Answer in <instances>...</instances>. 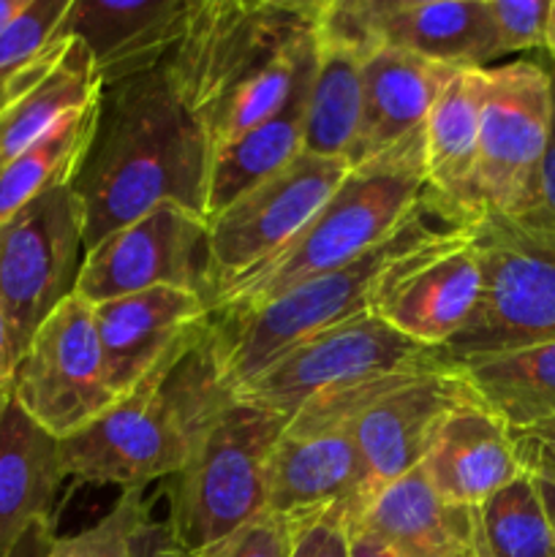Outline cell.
I'll return each mask as SVG.
<instances>
[{
    "mask_svg": "<svg viewBox=\"0 0 555 557\" xmlns=\"http://www.w3.org/2000/svg\"><path fill=\"white\" fill-rule=\"evenodd\" d=\"M92 315L109 389L118 400L199 343L212 324V308L201 294L169 286L92 305Z\"/></svg>",
    "mask_w": 555,
    "mask_h": 557,
    "instance_id": "17",
    "label": "cell"
},
{
    "mask_svg": "<svg viewBox=\"0 0 555 557\" xmlns=\"http://www.w3.org/2000/svg\"><path fill=\"white\" fill-rule=\"evenodd\" d=\"M457 368L473 395L509 430L555 419V341L460 359Z\"/></svg>",
    "mask_w": 555,
    "mask_h": 557,
    "instance_id": "26",
    "label": "cell"
},
{
    "mask_svg": "<svg viewBox=\"0 0 555 557\" xmlns=\"http://www.w3.org/2000/svg\"><path fill=\"white\" fill-rule=\"evenodd\" d=\"M210 163V139L166 65L101 87L90 141L69 183L82 210L85 250L161 205L207 218Z\"/></svg>",
    "mask_w": 555,
    "mask_h": 557,
    "instance_id": "1",
    "label": "cell"
},
{
    "mask_svg": "<svg viewBox=\"0 0 555 557\" xmlns=\"http://www.w3.org/2000/svg\"><path fill=\"white\" fill-rule=\"evenodd\" d=\"M5 406H9V389H0V417H3Z\"/></svg>",
    "mask_w": 555,
    "mask_h": 557,
    "instance_id": "45",
    "label": "cell"
},
{
    "mask_svg": "<svg viewBox=\"0 0 555 557\" xmlns=\"http://www.w3.org/2000/svg\"><path fill=\"white\" fill-rule=\"evenodd\" d=\"M25 5H27V0H0V33H3L5 27L16 20V14H20Z\"/></svg>",
    "mask_w": 555,
    "mask_h": 557,
    "instance_id": "43",
    "label": "cell"
},
{
    "mask_svg": "<svg viewBox=\"0 0 555 557\" xmlns=\"http://www.w3.org/2000/svg\"><path fill=\"white\" fill-rule=\"evenodd\" d=\"M468 397H473V389L457 362L392 375L370 392L348 419L362 466L359 515L375 495L422 466L441 424Z\"/></svg>",
    "mask_w": 555,
    "mask_h": 557,
    "instance_id": "15",
    "label": "cell"
},
{
    "mask_svg": "<svg viewBox=\"0 0 555 557\" xmlns=\"http://www.w3.org/2000/svg\"><path fill=\"white\" fill-rule=\"evenodd\" d=\"M9 395L38 428L71 438L118 403L107 381L92 305L71 294L11 370Z\"/></svg>",
    "mask_w": 555,
    "mask_h": 557,
    "instance_id": "13",
    "label": "cell"
},
{
    "mask_svg": "<svg viewBox=\"0 0 555 557\" xmlns=\"http://www.w3.org/2000/svg\"><path fill=\"white\" fill-rule=\"evenodd\" d=\"M96 107L98 101L69 114L36 147L0 161V223L16 215L44 190L71 183L96 125Z\"/></svg>",
    "mask_w": 555,
    "mask_h": 557,
    "instance_id": "29",
    "label": "cell"
},
{
    "mask_svg": "<svg viewBox=\"0 0 555 557\" xmlns=\"http://www.w3.org/2000/svg\"><path fill=\"white\" fill-rule=\"evenodd\" d=\"M435 495L457 506H482L526 473L511 430L477 395L441 424L419 466Z\"/></svg>",
    "mask_w": 555,
    "mask_h": 557,
    "instance_id": "21",
    "label": "cell"
},
{
    "mask_svg": "<svg viewBox=\"0 0 555 557\" xmlns=\"http://www.w3.org/2000/svg\"><path fill=\"white\" fill-rule=\"evenodd\" d=\"M71 0H27L0 33V107L38 85L69 49L63 20Z\"/></svg>",
    "mask_w": 555,
    "mask_h": 557,
    "instance_id": "30",
    "label": "cell"
},
{
    "mask_svg": "<svg viewBox=\"0 0 555 557\" xmlns=\"http://www.w3.org/2000/svg\"><path fill=\"white\" fill-rule=\"evenodd\" d=\"M150 515L152 504L145 490H123L96 525L74 536H54L47 557H134V539Z\"/></svg>",
    "mask_w": 555,
    "mask_h": 557,
    "instance_id": "32",
    "label": "cell"
},
{
    "mask_svg": "<svg viewBox=\"0 0 555 557\" xmlns=\"http://www.w3.org/2000/svg\"><path fill=\"white\" fill-rule=\"evenodd\" d=\"M348 528V553L351 557H400L386 542H381L373 531L357 525V522H346Z\"/></svg>",
    "mask_w": 555,
    "mask_h": 557,
    "instance_id": "39",
    "label": "cell"
},
{
    "mask_svg": "<svg viewBox=\"0 0 555 557\" xmlns=\"http://www.w3.org/2000/svg\"><path fill=\"white\" fill-rule=\"evenodd\" d=\"M444 226L422 207L390 243L375 248L343 270L310 277L299 286L286 288L278 297L234 313H215L210 326L212 351L223 384L232 392L248 384L267 364L275 362L299 343L332 330V326L370 313L375 281L381 270L400 250L417 243L433 228Z\"/></svg>",
    "mask_w": 555,
    "mask_h": 557,
    "instance_id": "5",
    "label": "cell"
},
{
    "mask_svg": "<svg viewBox=\"0 0 555 557\" xmlns=\"http://www.w3.org/2000/svg\"><path fill=\"white\" fill-rule=\"evenodd\" d=\"M351 522L373 531L400 557H482L471 506L435 495L419 468L375 495Z\"/></svg>",
    "mask_w": 555,
    "mask_h": 557,
    "instance_id": "24",
    "label": "cell"
},
{
    "mask_svg": "<svg viewBox=\"0 0 555 557\" xmlns=\"http://www.w3.org/2000/svg\"><path fill=\"white\" fill-rule=\"evenodd\" d=\"M234 400L207 330L199 343L152 370L103 417L60 441L65 473L120 490H147L158 479H174Z\"/></svg>",
    "mask_w": 555,
    "mask_h": 557,
    "instance_id": "3",
    "label": "cell"
},
{
    "mask_svg": "<svg viewBox=\"0 0 555 557\" xmlns=\"http://www.w3.org/2000/svg\"><path fill=\"white\" fill-rule=\"evenodd\" d=\"M501 54L544 49L553 0H488Z\"/></svg>",
    "mask_w": 555,
    "mask_h": 557,
    "instance_id": "33",
    "label": "cell"
},
{
    "mask_svg": "<svg viewBox=\"0 0 555 557\" xmlns=\"http://www.w3.org/2000/svg\"><path fill=\"white\" fill-rule=\"evenodd\" d=\"M185 288L210 302L207 218L161 205L85 253L76 297L90 305L150 288Z\"/></svg>",
    "mask_w": 555,
    "mask_h": 557,
    "instance_id": "16",
    "label": "cell"
},
{
    "mask_svg": "<svg viewBox=\"0 0 555 557\" xmlns=\"http://www.w3.org/2000/svg\"><path fill=\"white\" fill-rule=\"evenodd\" d=\"M553 85L539 60L484 69L477 201L484 215L520 218L536 207L550 141Z\"/></svg>",
    "mask_w": 555,
    "mask_h": 557,
    "instance_id": "11",
    "label": "cell"
},
{
    "mask_svg": "<svg viewBox=\"0 0 555 557\" xmlns=\"http://www.w3.org/2000/svg\"><path fill=\"white\" fill-rule=\"evenodd\" d=\"M199 0H71L65 36L87 49L101 87L158 69L183 38Z\"/></svg>",
    "mask_w": 555,
    "mask_h": 557,
    "instance_id": "19",
    "label": "cell"
},
{
    "mask_svg": "<svg viewBox=\"0 0 555 557\" xmlns=\"http://www.w3.org/2000/svg\"><path fill=\"white\" fill-rule=\"evenodd\" d=\"M533 479H536L539 498H542L544 515H547V522H550V533H553V557H555V482L553 479H542V476H533Z\"/></svg>",
    "mask_w": 555,
    "mask_h": 557,
    "instance_id": "42",
    "label": "cell"
},
{
    "mask_svg": "<svg viewBox=\"0 0 555 557\" xmlns=\"http://www.w3.org/2000/svg\"><path fill=\"white\" fill-rule=\"evenodd\" d=\"M457 69L400 52L375 49L362 60V123L354 161H368L424 128L430 109Z\"/></svg>",
    "mask_w": 555,
    "mask_h": 557,
    "instance_id": "22",
    "label": "cell"
},
{
    "mask_svg": "<svg viewBox=\"0 0 555 557\" xmlns=\"http://www.w3.org/2000/svg\"><path fill=\"white\" fill-rule=\"evenodd\" d=\"M449 362L455 359L446 351L419 346L379 315L362 313L294 346L239 386L234 397L292 419L319 397Z\"/></svg>",
    "mask_w": 555,
    "mask_h": 557,
    "instance_id": "8",
    "label": "cell"
},
{
    "mask_svg": "<svg viewBox=\"0 0 555 557\" xmlns=\"http://www.w3.org/2000/svg\"><path fill=\"white\" fill-rule=\"evenodd\" d=\"M362 123V58L316 38V69L305 109V152L351 166Z\"/></svg>",
    "mask_w": 555,
    "mask_h": 557,
    "instance_id": "28",
    "label": "cell"
},
{
    "mask_svg": "<svg viewBox=\"0 0 555 557\" xmlns=\"http://www.w3.org/2000/svg\"><path fill=\"white\" fill-rule=\"evenodd\" d=\"M319 0H199L163 60L212 152L275 114L316 60Z\"/></svg>",
    "mask_w": 555,
    "mask_h": 557,
    "instance_id": "2",
    "label": "cell"
},
{
    "mask_svg": "<svg viewBox=\"0 0 555 557\" xmlns=\"http://www.w3.org/2000/svg\"><path fill=\"white\" fill-rule=\"evenodd\" d=\"M316 60L275 114L212 152L207 185V221L305 152V109Z\"/></svg>",
    "mask_w": 555,
    "mask_h": 557,
    "instance_id": "25",
    "label": "cell"
},
{
    "mask_svg": "<svg viewBox=\"0 0 555 557\" xmlns=\"http://www.w3.org/2000/svg\"><path fill=\"white\" fill-rule=\"evenodd\" d=\"M11 370H14V357H11L9 330H5V319L0 313V389H9Z\"/></svg>",
    "mask_w": 555,
    "mask_h": 557,
    "instance_id": "41",
    "label": "cell"
},
{
    "mask_svg": "<svg viewBox=\"0 0 555 557\" xmlns=\"http://www.w3.org/2000/svg\"><path fill=\"white\" fill-rule=\"evenodd\" d=\"M482 294L473 228L439 226L381 270L370 313L424 348L446 351L466 330Z\"/></svg>",
    "mask_w": 555,
    "mask_h": 557,
    "instance_id": "12",
    "label": "cell"
},
{
    "mask_svg": "<svg viewBox=\"0 0 555 557\" xmlns=\"http://www.w3.org/2000/svg\"><path fill=\"white\" fill-rule=\"evenodd\" d=\"M471 228L482 256V294L446 354L460 362L555 341V226L484 215Z\"/></svg>",
    "mask_w": 555,
    "mask_h": 557,
    "instance_id": "7",
    "label": "cell"
},
{
    "mask_svg": "<svg viewBox=\"0 0 555 557\" xmlns=\"http://www.w3.org/2000/svg\"><path fill=\"white\" fill-rule=\"evenodd\" d=\"M422 196L424 128L348 169L299 237L212 299V315L256 308L286 288L373 253L422 212Z\"/></svg>",
    "mask_w": 555,
    "mask_h": 557,
    "instance_id": "4",
    "label": "cell"
},
{
    "mask_svg": "<svg viewBox=\"0 0 555 557\" xmlns=\"http://www.w3.org/2000/svg\"><path fill=\"white\" fill-rule=\"evenodd\" d=\"M101 96L98 79L87 49L71 38L60 63L38 85L11 98L0 107V161L22 156L36 147L54 125L69 114L92 107Z\"/></svg>",
    "mask_w": 555,
    "mask_h": 557,
    "instance_id": "27",
    "label": "cell"
},
{
    "mask_svg": "<svg viewBox=\"0 0 555 557\" xmlns=\"http://www.w3.org/2000/svg\"><path fill=\"white\" fill-rule=\"evenodd\" d=\"M288 557H351L346 515L343 511H324V515L294 528Z\"/></svg>",
    "mask_w": 555,
    "mask_h": 557,
    "instance_id": "35",
    "label": "cell"
},
{
    "mask_svg": "<svg viewBox=\"0 0 555 557\" xmlns=\"http://www.w3.org/2000/svg\"><path fill=\"white\" fill-rule=\"evenodd\" d=\"M65 479L60 441L9 395L0 417V557H11L30 528L49 522Z\"/></svg>",
    "mask_w": 555,
    "mask_h": 557,
    "instance_id": "23",
    "label": "cell"
},
{
    "mask_svg": "<svg viewBox=\"0 0 555 557\" xmlns=\"http://www.w3.org/2000/svg\"><path fill=\"white\" fill-rule=\"evenodd\" d=\"M362 509V466L348 422L288 419L270 462L267 511L294 528L324 511H343L346 522Z\"/></svg>",
    "mask_w": 555,
    "mask_h": 557,
    "instance_id": "18",
    "label": "cell"
},
{
    "mask_svg": "<svg viewBox=\"0 0 555 557\" xmlns=\"http://www.w3.org/2000/svg\"><path fill=\"white\" fill-rule=\"evenodd\" d=\"M547 71H550V85H553V120H550V141H547V150H544L542 172H539L536 207H533L528 215H520V218H531V221L555 226V63H550Z\"/></svg>",
    "mask_w": 555,
    "mask_h": 557,
    "instance_id": "37",
    "label": "cell"
},
{
    "mask_svg": "<svg viewBox=\"0 0 555 557\" xmlns=\"http://www.w3.org/2000/svg\"><path fill=\"white\" fill-rule=\"evenodd\" d=\"M288 419L234 400L174 476L166 525L194 555L267 511L270 462Z\"/></svg>",
    "mask_w": 555,
    "mask_h": 557,
    "instance_id": "6",
    "label": "cell"
},
{
    "mask_svg": "<svg viewBox=\"0 0 555 557\" xmlns=\"http://www.w3.org/2000/svg\"><path fill=\"white\" fill-rule=\"evenodd\" d=\"M484 69L457 71L424 123L422 207L449 228L482 221L477 201Z\"/></svg>",
    "mask_w": 555,
    "mask_h": 557,
    "instance_id": "20",
    "label": "cell"
},
{
    "mask_svg": "<svg viewBox=\"0 0 555 557\" xmlns=\"http://www.w3.org/2000/svg\"><path fill=\"white\" fill-rule=\"evenodd\" d=\"M316 38L362 60L400 49L457 71L504 58L488 0H319Z\"/></svg>",
    "mask_w": 555,
    "mask_h": 557,
    "instance_id": "10",
    "label": "cell"
},
{
    "mask_svg": "<svg viewBox=\"0 0 555 557\" xmlns=\"http://www.w3.org/2000/svg\"><path fill=\"white\" fill-rule=\"evenodd\" d=\"M52 522H41V525L30 528L25 533L16 549L11 553V557H47L49 544H52Z\"/></svg>",
    "mask_w": 555,
    "mask_h": 557,
    "instance_id": "40",
    "label": "cell"
},
{
    "mask_svg": "<svg viewBox=\"0 0 555 557\" xmlns=\"http://www.w3.org/2000/svg\"><path fill=\"white\" fill-rule=\"evenodd\" d=\"M294 542V525L283 517L264 511L239 531L221 542L185 557H288Z\"/></svg>",
    "mask_w": 555,
    "mask_h": 557,
    "instance_id": "34",
    "label": "cell"
},
{
    "mask_svg": "<svg viewBox=\"0 0 555 557\" xmlns=\"http://www.w3.org/2000/svg\"><path fill=\"white\" fill-rule=\"evenodd\" d=\"M134 557H185V553L180 549V544L174 542L166 520L158 522L156 517L150 515L134 539Z\"/></svg>",
    "mask_w": 555,
    "mask_h": 557,
    "instance_id": "38",
    "label": "cell"
},
{
    "mask_svg": "<svg viewBox=\"0 0 555 557\" xmlns=\"http://www.w3.org/2000/svg\"><path fill=\"white\" fill-rule=\"evenodd\" d=\"M511 438L526 473L555 482V419L536 428L511 430Z\"/></svg>",
    "mask_w": 555,
    "mask_h": 557,
    "instance_id": "36",
    "label": "cell"
},
{
    "mask_svg": "<svg viewBox=\"0 0 555 557\" xmlns=\"http://www.w3.org/2000/svg\"><path fill=\"white\" fill-rule=\"evenodd\" d=\"M544 52H547L550 63H555V0H553V11H550V30H547V44H544Z\"/></svg>",
    "mask_w": 555,
    "mask_h": 557,
    "instance_id": "44",
    "label": "cell"
},
{
    "mask_svg": "<svg viewBox=\"0 0 555 557\" xmlns=\"http://www.w3.org/2000/svg\"><path fill=\"white\" fill-rule=\"evenodd\" d=\"M85 253L82 210L71 185L44 190L0 223V313L14 364L38 326L76 294Z\"/></svg>",
    "mask_w": 555,
    "mask_h": 557,
    "instance_id": "9",
    "label": "cell"
},
{
    "mask_svg": "<svg viewBox=\"0 0 555 557\" xmlns=\"http://www.w3.org/2000/svg\"><path fill=\"white\" fill-rule=\"evenodd\" d=\"M473 515L482 557H553V533L531 473L498 490Z\"/></svg>",
    "mask_w": 555,
    "mask_h": 557,
    "instance_id": "31",
    "label": "cell"
},
{
    "mask_svg": "<svg viewBox=\"0 0 555 557\" xmlns=\"http://www.w3.org/2000/svg\"><path fill=\"white\" fill-rule=\"evenodd\" d=\"M348 169L346 161L303 152L207 221L210 308L218 294L299 237L335 194Z\"/></svg>",
    "mask_w": 555,
    "mask_h": 557,
    "instance_id": "14",
    "label": "cell"
}]
</instances>
